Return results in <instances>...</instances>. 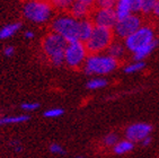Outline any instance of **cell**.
Masks as SVG:
<instances>
[{"label": "cell", "mask_w": 159, "mask_h": 158, "mask_svg": "<svg viewBox=\"0 0 159 158\" xmlns=\"http://www.w3.org/2000/svg\"><path fill=\"white\" fill-rule=\"evenodd\" d=\"M119 62V60L113 58L107 52L89 53L83 66V69L88 76H104L116 70Z\"/></svg>", "instance_id": "cell-1"}, {"label": "cell", "mask_w": 159, "mask_h": 158, "mask_svg": "<svg viewBox=\"0 0 159 158\" xmlns=\"http://www.w3.org/2000/svg\"><path fill=\"white\" fill-rule=\"evenodd\" d=\"M67 44V40L63 39L58 33L51 30L43 37L41 46L43 53L50 61V63L55 67H59L64 64V50Z\"/></svg>", "instance_id": "cell-2"}, {"label": "cell", "mask_w": 159, "mask_h": 158, "mask_svg": "<svg viewBox=\"0 0 159 158\" xmlns=\"http://www.w3.org/2000/svg\"><path fill=\"white\" fill-rule=\"evenodd\" d=\"M52 5L48 0L25 1L23 6V16L34 24H45L53 17Z\"/></svg>", "instance_id": "cell-3"}, {"label": "cell", "mask_w": 159, "mask_h": 158, "mask_svg": "<svg viewBox=\"0 0 159 158\" xmlns=\"http://www.w3.org/2000/svg\"><path fill=\"white\" fill-rule=\"evenodd\" d=\"M51 28L68 42L79 40V19L75 18L69 12L55 16L51 21Z\"/></svg>", "instance_id": "cell-4"}, {"label": "cell", "mask_w": 159, "mask_h": 158, "mask_svg": "<svg viewBox=\"0 0 159 158\" xmlns=\"http://www.w3.org/2000/svg\"><path fill=\"white\" fill-rule=\"evenodd\" d=\"M114 36L115 34H114L113 28L95 25L89 39L85 42L86 48L89 53L106 52L107 48L114 41Z\"/></svg>", "instance_id": "cell-5"}, {"label": "cell", "mask_w": 159, "mask_h": 158, "mask_svg": "<svg viewBox=\"0 0 159 158\" xmlns=\"http://www.w3.org/2000/svg\"><path fill=\"white\" fill-rule=\"evenodd\" d=\"M155 41H156V34H155L152 26L148 24H142L134 33H132L131 35L124 39V45L129 52L134 53L139 49L149 45Z\"/></svg>", "instance_id": "cell-6"}, {"label": "cell", "mask_w": 159, "mask_h": 158, "mask_svg": "<svg viewBox=\"0 0 159 158\" xmlns=\"http://www.w3.org/2000/svg\"><path fill=\"white\" fill-rule=\"evenodd\" d=\"M88 55L89 52L85 42L80 40L68 42L64 50V64L70 69H80L83 68Z\"/></svg>", "instance_id": "cell-7"}, {"label": "cell", "mask_w": 159, "mask_h": 158, "mask_svg": "<svg viewBox=\"0 0 159 158\" xmlns=\"http://www.w3.org/2000/svg\"><path fill=\"white\" fill-rule=\"evenodd\" d=\"M142 25V19L138 14H130V15L123 17V18H119L116 21V24L114 25L113 30L115 36L119 39L124 40L128 37L129 35H131L132 33H134L135 30H138Z\"/></svg>", "instance_id": "cell-8"}, {"label": "cell", "mask_w": 159, "mask_h": 158, "mask_svg": "<svg viewBox=\"0 0 159 158\" xmlns=\"http://www.w3.org/2000/svg\"><path fill=\"white\" fill-rule=\"evenodd\" d=\"M90 19L96 26H103V27L113 28L114 25L116 24L117 16L115 14L114 8H102L97 7L92 12Z\"/></svg>", "instance_id": "cell-9"}, {"label": "cell", "mask_w": 159, "mask_h": 158, "mask_svg": "<svg viewBox=\"0 0 159 158\" xmlns=\"http://www.w3.org/2000/svg\"><path fill=\"white\" fill-rule=\"evenodd\" d=\"M152 131V127L149 123H144V122H137L133 124L129 125L125 129L124 136L126 139L131 140L133 142H141L144 138L150 136Z\"/></svg>", "instance_id": "cell-10"}, {"label": "cell", "mask_w": 159, "mask_h": 158, "mask_svg": "<svg viewBox=\"0 0 159 158\" xmlns=\"http://www.w3.org/2000/svg\"><path fill=\"white\" fill-rule=\"evenodd\" d=\"M68 12L77 19L87 18V17L92 14L90 5L84 2V1H80V0H75L74 3H72L70 6V8L68 9Z\"/></svg>", "instance_id": "cell-11"}, {"label": "cell", "mask_w": 159, "mask_h": 158, "mask_svg": "<svg viewBox=\"0 0 159 158\" xmlns=\"http://www.w3.org/2000/svg\"><path fill=\"white\" fill-rule=\"evenodd\" d=\"M133 149H134V142L125 138V139L123 140H119L112 147V151H113V154H115L117 156H122V155H126V154H130Z\"/></svg>", "instance_id": "cell-12"}, {"label": "cell", "mask_w": 159, "mask_h": 158, "mask_svg": "<svg viewBox=\"0 0 159 158\" xmlns=\"http://www.w3.org/2000/svg\"><path fill=\"white\" fill-rule=\"evenodd\" d=\"M115 14L117 16V19L123 18L125 16L133 14V5H132V0H117L114 7Z\"/></svg>", "instance_id": "cell-13"}, {"label": "cell", "mask_w": 159, "mask_h": 158, "mask_svg": "<svg viewBox=\"0 0 159 158\" xmlns=\"http://www.w3.org/2000/svg\"><path fill=\"white\" fill-rule=\"evenodd\" d=\"M94 23L92 19L87 17V18L79 19V40L86 42L89 39L90 34H92L93 30H94Z\"/></svg>", "instance_id": "cell-14"}, {"label": "cell", "mask_w": 159, "mask_h": 158, "mask_svg": "<svg viewBox=\"0 0 159 158\" xmlns=\"http://www.w3.org/2000/svg\"><path fill=\"white\" fill-rule=\"evenodd\" d=\"M128 51L124 45V42H120V41H113L111 43V45L107 48L106 52L110 55H112L113 58H115L116 60H122L125 55V52Z\"/></svg>", "instance_id": "cell-15"}, {"label": "cell", "mask_w": 159, "mask_h": 158, "mask_svg": "<svg viewBox=\"0 0 159 158\" xmlns=\"http://www.w3.org/2000/svg\"><path fill=\"white\" fill-rule=\"evenodd\" d=\"M21 28L20 23H10L0 28V40L10 39Z\"/></svg>", "instance_id": "cell-16"}, {"label": "cell", "mask_w": 159, "mask_h": 158, "mask_svg": "<svg viewBox=\"0 0 159 158\" xmlns=\"http://www.w3.org/2000/svg\"><path fill=\"white\" fill-rule=\"evenodd\" d=\"M30 120V115L27 114H18V115H7L0 118V125L8 124H19Z\"/></svg>", "instance_id": "cell-17"}, {"label": "cell", "mask_w": 159, "mask_h": 158, "mask_svg": "<svg viewBox=\"0 0 159 158\" xmlns=\"http://www.w3.org/2000/svg\"><path fill=\"white\" fill-rule=\"evenodd\" d=\"M156 46H157V41H155V42H152L151 44H149V45H146V46H143V48L139 49L138 51H135L134 53H132L133 60H144L147 57H149L150 53H151L153 50L156 49Z\"/></svg>", "instance_id": "cell-18"}, {"label": "cell", "mask_w": 159, "mask_h": 158, "mask_svg": "<svg viewBox=\"0 0 159 158\" xmlns=\"http://www.w3.org/2000/svg\"><path fill=\"white\" fill-rule=\"evenodd\" d=\"M107 85H108V81H107L106 79L103 78L102 76H97L92 78L90 80H88L87 84H86V87L90 89V91H98V89L106 87Z\"/></svg>", "instance_id": "cell-19"}, {"label": "cell", "mask_w": 159, "mask_h": 158, "mask_svg": "<svg viewBox=\"0 0 159 158\" xmlns=\"http://www.w3.org/2000/svg\"><path fill=\"white\" fill-rule=\"evenodd\" d=\"M144 67H146V63L143 60H133L123 68V71L128 75H133V73H137L141 70H143Z\"/></svg>", "instance_id": "cell-20"}, {"label": "cell", "mask_w": 159, "mask_h": 158, "mask_svg": "<svg viewBox=\"0 0 159 158\" xmlns=\"http://www.w3.org/2000/svg\"><path fill=\"white\" fill-rule=\"evenodd\" d=\"M54 9L58 10H68L70 8V6L74 3L75 0H48Z\"/></svg>", "instance_id": "cell-21"}, {"label": "cell", "mask_w": 159, "mask_h": 158, "mask_svg": "<svg viewBox=\"0 0 159 158\" xmlns=\"http://www.w3.org/2000/svg\"><path fill=\"white\" fill-rule=\"evenodd\" d=\"M157 0H141V9L140 12L148 15V14H152L153 7L156 5Z\"/></svg>", "instance_id": "cell-22"}, {"label": "cell", "mask_w": 159, "mask_h": 158, "mask_svg": "<svg viewBox=\"0 0 159 158\" xmlns=\"http://www.w3.org/2000/svg\"><path fill=\"white\" fill-rule=\"evenodd\" d=\"M63 114H64L63 109H60V107H52V109H46L43 115L46 118H57L62 116Z\"/></svg>", "instance_id": "cell-23"}, {"label": "cell", "mask_w": 159, "mask_h": 158, "mask_svg": "<svg viewBox=\"0 0 159 158\" xmlns=\"http://www.w3.org/2000/svg\"><path fill=\"white\" fill-rule=\"evenodd\" d=\"M119 136L114 132H111V133H107L104 138H103V145L104 147H108V148H112V147L115 145V143L119 141Z\"/></svg>", "instance_id": "cell-24"}, {"label": "cell", "mask_w": 159, "mask_h": 158, "mask_svg": "<svg viewBox=\"0 0 159 158\" xmlns=\"http://www.w3.org/2000/svg\"><path fill=\"white\" fill-rule=\"evenodd\" d=\"M49 149H50V152L53 154V155H58V156L66 155V150H64L63 146L59 145V143H51Z\"/></svg>", "instance_id": "cell-25"}, {"label": "cell", "mask_w": 159, "mask_h": 158, "mask_svg": "<svg viewBox=\"0 0 159 158\" xmlns=\"http://www.w3.org/2000/svg\"><path fill=\"white\" fill-rule=\"evenodd\" d=\"M39 107H40V104L36 102H26L20 105V109L26 112H34V111L39 109Z\"/></svg>", "instance_id": "cell-26"}, {"label": "cell", "mask_w": 159, "mask_h": 158, "mask_svg": "<svg viewBox=\"0 0 159 158\" xmlns=\"http://www.w3.org/2000/svg\"><path fill=\"white\" fill-rule=\"evenodd\" d=\"M117 0H96L95 3L97 7L102 8H114Z\"/></svg>", "instance_id": "cell-27"}, {"label": "cell", "mask_w": 159, "mask_h": 158, "mask_svg": "<svg viewBox=\"0 0 159 158\" xmlns=\"http://www.w3.org/2000/svg\"><path fill=\"white\" fill-rule=\"evenodd\" d=\"M15 48L12 45H8L6 46L5 49H3V55L5 57H7V58H11L12 55L15 54Z\"/></svg>", "instance_id": "cell-28"}, {"label": "cell", "mask_w": 159, "mask_h": 158, "mask_svg": "<svg viewBox=\"0 0 159 158\" xmlns=\"http://www.w3.org/2000/svg\"><path fill=\"white\" fill-rule=\"evenodd\" d=\"M132 5H133V12L139 14L141 9V0H132Z\"/></svg>", "instance_id": "cell-29"}, {"label": "cell", "mask_w": 159, "mask_h": 158, "mask_svg": "<svg viewBox=\"0 0 159 158\" xmlns=\"http://www.w3.org/2000/svg\"><path fill=\"white\" fill-rule=\"evenodd\" d=\"M24 37L26 40H33L34 37H35V33H34L33 30H27L24 32Z\"/></svg>", "instance_id": "cell-30"}, {"label": "cell", "mask_w": 159, "mask_h": 158, "mask_svg": "<svg viewBox=\"0 0 159 158\" xmlns=\"http://www.w3.org/2000/svg\"><path fill=\"white\" fill-rule=\"evenodd\" d=\"M151 142H152V138L150 137V136H148L147 138H144L143 140H142V141H141V145H142V146L143 147H149L150 145H151Z\"/></svg>", "instance_id": "cell-31"}, {"label": "cell", "mask_w": 159, "mask_h": 158, "mask_svg": "<svg viewBox=\"0 0 159 158\" xmlns=\"http://www.w3.org/2000/svg\"><path fill=\"white\" fill-rule=\"evenodd\" d=\"M152 14L156 16V17H159V0L156 1V5H155V7H153Z\"/></svg>", "instance_id": "cell-32"}, {"label": "cell", "mask_w": 159, "mask_h": 158, "mask_svg": "<svg viewBox=\"0 0 159 158\" xmlns=\"http://www.w3.org/2000/svg\"><path fill=\"white\" fill-rule=\"evenodd\" d=\"M12 148L15 149V151L19 152L21 150V145L18 141H14V142H12Z\"/></svg>", "instance_id": "cell-33"}, {"label": "cell", "mask_w": 159, "mask_h": 158, "mask_svg": "<svg viewBox=\"0 0 159 158\" xmlns=\"http://www.w3.org/2000/svg\"><path fill=\"white\" fill-rule=\"evenodd\" d=\"M80 1H84V2L88 3V5H90V6H92L93 3H95L96 0H80Z\"/></svg>", "instance_id": "cell-34"}, {"label": "cell", "mask_w": 159, "mask_h": 158, "mask_svg": "<svg viewBox=\"0 0 159 158\" xmlns=\"http://www.w3.org/2000/svg\"><path fill=\"white\" fill-rule=\"evenodd\" d=\"M26 1H32V0H26Z\"/></svg>", "instance_id": "cell-35"}]
</instances>
